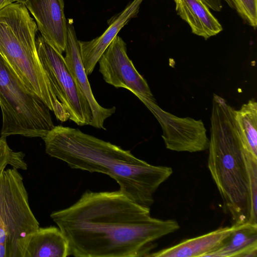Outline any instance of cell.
<instances>
[{
    "label": "cell",
    "instance_id": "6da1fadb",
    "mask_svg": "<svg viewBox=\"0 0 257 257\" xmlns=\"http://www.w3.org/2000/svg\"><path fill=\"white\" fill-rule=\"evenodd\" d=\"M150 208L119 190L87 191L70 207L50 215L76 257L148 256L155 240L180 228L175 220L150 215Z\"/></svg>",
    "mask_w": 257,
    "mask_h": 257
},
{
    "label": "cell",
    "instance_id": "7a4b0ae2",
    "mask_svg": "<svg viewBox=\"0 0 257 257\" xmlns=\"http://www.w3.org/2000/svg\"><path fill=\"white\" fill-rule=\"evenodd\" d=\"M42 139L46 153L72 169L108 175L119 191L135 203L150 208L158 187L172 174L171 167L154 166L130 151L82 132L54 126Z\"/></svg>",
    "mask_w": 257,
    "mask_h": 257
},
{
    "label": "cell",
    "instance_id": "3957f363",
    "mask_svg": "<svg viewBox=\"0 0 257 257\" xmlns=\"http://www.w3.org/2000/svg\"><path fill=\"white\" fill-rule=\"evenodd\" d=\"M233 109L213 94L208 167L233 224L257 223V158L242 149Z\"/></svg>",
    "mask_w": 257,
    "mask_h": 257
},
{
    "label": "cell",
    "instance_id": "277c9868",
    "mask_svg": "<svg viewBox=\"0 0 257 257\" xmlns=\"http://www.w3.org/2000/svg\"><path fill=\"white\" fill-rule=\"evenodd\" d=\"M38 30L24 4L16 2L6 7L0 11V54L28 90L64 122L69 114L55 95L38 56Z\"/></svg>",
    "mask_w": 257,
    "mask_h": 257
},
{
    "label": "cell",
    "instance_id": "5b68a950",
    "mask_svg": "<svg viewBox=\"0 0 257 257\" xmlns=\"http://www.w3.org/2000/svg\"><path fill=\"white\" fill-rule=\"evenodd\" d=\"M1 136L43 138L54 125L50 110L26 87L0 54Z\"/></svg>",
    "mask_w": 257,
    "mask_h": 257
},
{
    "label": "cell",
    "instance_id": "8992f818",
    "mask_svg": "<svg viewBox=\"0 0 257 257\" xmlns=\"http://www.w3.org/2000/svg\"><path fill=\"white\" fill-rule=\"evenodd\" d=\"M39 227L22 175L14 168L4 170L0 175V243L8 257H22L26 238Z\"/></svg>",
    "mask_w": 257,
    "mask_h": 257
},
{
    "label": "cell",
    "instance_id": "52a82bcc",
    "mask_svg": "<svg viewBox=\"0 0 257 257\" xmlns=\"http://www.w3.org/2000/svg\"><path fill=\"white\" fill-rule=\"evenodd\" d=\"M39 60L55 95L69 114V119L80 126L90 125L92 113L85 96L76 85L64 60L41 36L36 37Z\"/></svg>",
    "mask_w": 257,
    "mask_h": 257
},
{
    "label": "cell",
    "instance_id": "ba28073f",
    "mask_svg": "<svg viewBox=\"0 0 257 257\" xmlns=\"http://www.w3.org/2000/svg\"><path fill=\"white\" fill-rule=\"evenodd\" d=\"M98 62L99 71L107 83L130 91L147 107L157 103L147 81L128 57L126 43L118 35L112 41Z\"/></svg>",
    "mask_w": 257,
    "mask_h": 257
},
{
    "label": "cell",
    "instance_id": "9c48e42d",
    "mask_svg": "<svg viewBox=\"0 0 257 257\" xmlns=\"http://www.w3.org/2000/svg\"><path fill=\"white\" fill-rule=\"evenodd\" d=\"M148 108L162 128V138L166 149L176 152L195 153L208 149L209 139L201 119L180 117L154 104Z\"/></svg>",
    "mask_w": 257,
    "mask_h": 257
},
{
    "label": "cell",
    "instance_id": "30bf717a",
    "mask_svg": "<svg viewBox=\"0 0 257 257\" xmlns=\"http://www.w3.org/2000/svg\"><path fill=\"white\" fill-rule=\"evenodd\" d=\"M34 17L41 36L58 52H65L67 23L63 0H21Z\"/></svg>",
    "mask_w": 257,
    "mask_h": 257
},
{
    "label": "cell",
    "instance_id": "8fae6325",
    "mask_svg": "<svg viewBox=\"0 0 257 257\" xmlns=\"http://www.w3.org/2000/svg\"><path fill=\"white\" fill-rule=\"evenodd\" d=\"M67 29L65 56L64 57L66 66L76 85L83 93L90 105L92 113L90 125L105 130L104 121L114 113L115 107H104L96 100L81 60L79 40L76 37L74 27L70 22L67 23Z\"/></svg>",
    "mask_w": 257,
    "mask_h": 257
},
{
    "label": "cell",
    "instance_id": "7c38bea8",
    "mask_svg": "<svg viewBox=\"0 0 257 257\" xmlns=\"http://www.w3.org/2000/svg\"><path fill=\"white\" fill-rule=\"evenodd\" d=\"M144 0H133L108 21V27L99 36L88 41H78L81 60L87 75L91 74L102 54L120 30L138 15Z\"/></svg>",
    "mask_w": 257,
    "mask_h": 257
},
{
    "label": "cell",
    "instance_id": "4fadbf2b",
    "mask_svg": "<svg viewBox=\"0 0 257 257\" xmlns=\"http://www.w3.org/2000/svg\"><path fill=\"white\" fill-rule=\"evenodd\" d=\"M234 228L231 226L221 227L203 235L185 239L171 247L150 253L152 257H207L217 249L229 235Z\"/></svg>",
    "mask_w": 257,
    "mask_h": 257
},
{
    "label": "cell",
    "instance_id": "5bb4252c",
    "mask_svg": "<svg viewBox=\"0 0 257 257\" xmlns=\"http://www.w3.org/2000/svg\"><path fill=\"white\" fill-rule=\"evenodd\" d=\"M70 255L68 241L58 227H39L26 239L22 257H66Z\"/></svg>",
    "mask_w": 257,
    "mask_h": 257
},
{
    "label": "cell",
    "instance_id": "9a60e30c",
    "mask_svg": "<svg viewBox=\"0 0 257 257\" xmlns=\"http://www.w3.org/2000/svg\"><path fill=\"white\" fill-rule=\"evenodd\" d=\"M176 11L191 28L192 33L207 40L222 31V27L200 0H174Z\"/></svg>",
    "mask_w": 257,
    "mask_h": 257
},
{
    "label": "cell",
    "instance_id": "2e32d148",
    "mask_svg": "<svg viewBox=\"0 0 257 257\" xmlns=\"http://www.w3.org/2000/svg\"><path fill=\"white\" fill-rule=\"evenodd\" d=\"M233 225V230L221 245L207 257H256L257 223Z\"/></svg>",
    "mask_w": 257,
    "mask_h": 257
},
{
    "label": "cell",
    "instance_id": "e0dca14e",
    "mask_svg": "<svg viewBox=\"0 0 257 257\" xmlns=\"http://www.w3.org/2000/svg\"><path fill=\"white\" fill-rule=\"evenodd\" d=\"M233 118L241 147L257 158V102L252 98L239 109H233Z\"/></svg>",
    "mask_w": 257,
    "mask_h": 257
},
{
    "label": "cell",
    "instance_id": "ac0fdd59",
    "mask_svg": "<svg viewBox=\"0 0 257 257\" xmlns=\"http://www.w3.org/2000/svg\"><path fill=\"white\" fill-rule=\"evenodd\" d=\"M25 155L22 152H15L8 145L6 137H0V175L11 165L17 169L27 170V164L24 160Z\"/></svg>",
    "mask_w": 257,
    "mask_h": 257
},
{
    "label": "cell",
    "instance_id": "d6986e66",
    "mask_svg": "<svg viewBox=\"0 0 257 257\" xmlns=\"http://www.w3.org/2000/svg\"><path fill=\"white\" fill-rule=\"evenodd\" d=\"M234 8L241 18L249 26H257V0H232Z\"/></svg>",
    "mask_w": 257,
    "mask_h": 257
},
{
    "label": "cell",
    "instance_id": "ffe728a7",
    "mask_svg": "<svg viewBox=\"0 0 257 257\" xmlns=\"http://www.w3.org/2000/svg\"><path fill=\"white\" fill-rule=\"evenodd\" d=\"M209 9L220 12L222 9V2H225L231 8L235 9L232 0H200Z\"/></svg>",
    "mask_w": 257,
    "mask_h": 257
},
{
    "label": "cell",
    "instance_id": "44dd1931",
    "mask_svg": "<svg viewBox=\"0 0 257 257\" xmlns=\"http://www.w3.org/2000/svg\"><path fill=\"white\" fill-rule=\"evenodd\" d=\"M17 0H0V11Z\"/></svg>",
    "mask_w": 257,
    "mask_h": 257
},
{
    "label": "cell",
    "instance_id": "7402d4cb",
    "mask_svg": "<svg viewBox=\"0 0 257 257\" xmlns=\"http://www.w3.org/2000/svg\"><path fill=\"white\" fill-rule=\"evenodd\" d=\"M0 257H8V252L6 246L0 243Z\"/></svg>",
    "mask_w": 257,
    "mask_h": 257
},
{
    "label": "cell",
    "instance_id": "603a6c76",
    "mask_svg": "<svg viewBox=\"0 0 257 257\" xmlns=\"http://www.w3.org/2000/svg\"><path fill=\"white\" fill-rule=\"evenodd\" d=\"M21 1V0H17V1H16V2H19V1Z\"/></svg>",
    "mask_w": 257,
    "mask_h": 257
}]
</instances>
